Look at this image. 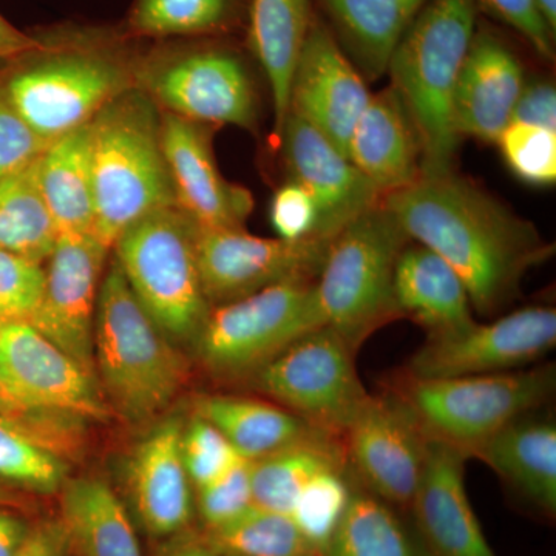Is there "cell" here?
I'll use <instances>...</instances> for the list:
<instances>
[{
    "label": "cell",
    "mask_w": 556,
    "mask_h": 556,
    "mask_svg": "<svg viewBox=\"0 0 556 556\" xmlns=\"http://www.w3.org/2000/svg\"><path fill=\"white\" fill-rule=\"evenodd\" d=\"M382 203L413 243L431 249L455 269L471 308L482 317L514 303L526 274L555 251L532 223L455 172L420 175Z\"/></svg>",
    "instance_id": "6da1fadb"
},
{
    "label": "cell",
    "mask_w": 556,
    "mask_h": 556,
    "mask_svg": "<svg viewBox=\"0 0 556 556\" xmlns=\"http://www.w3.org/2000/svg\"><path fill=\"white\" fill-rule=\"evenodd\" d=\"M40 40L39 49L11 61L0 90L43 141L87 126L113 98L135 86V70L112 36L73 31Z\"/></svg>",
    "instance_id": "7a4b0ae2"
},
{
    "label": "cell",
    "mask_w": 556,
    "mask_h": 556,
    "mask_svg": "<svg viewBox=\"0 0 556 556\" xmlns=\"http://www.w3.org/2000/svg\"><path fill=\"white\" fill-rule=\"evenodd\" d=\"M161 116L155 101L131 86L90 121L94 200L91 236L108 251L139 218L175 206Z\"/></svg>",
    "instance_id": "3957f363"
},
{
    "label": "cell",
    "mask_w": 556,
    "mask_h": 556,
    "mask_svg": "<svg viewBox=\"0 0 556 556\" xmlns=\"http://www.w3.org/2000/svg\"><path fill=\"white\" fill-rule=\"evenodd\" d=\"M477 33V0H430L391 54L387 73L422 146V175L453 172L457 79Z\"/></svg>",
    "instance_id": "277c9868"
},
{
    "label": "cell",
    "mask_w": 556,
    "mask_h": 556,
    "mask_svg": "<svg viewBox=\"0 0 556 556\" xmlns=\"http://www.w3.org/2000/svg\"><path fill=\"white\" fill-rule=\"evenodd\" d=\"M94 368L110 404L131 422L160 415L188 378L185 358L135 298L116 260L98 294Z\"/></svg>",
    "instance_id": "5b68a950"
},
{
    "label": "cell",
    "mask_w": 556,
    "mask_h": 556,
    "mask_svg": "<svg viewBox=\"0 0 556 556\" xmlns=\"http://www.w3.org/2000/svg\"><path fill=\"white\" fill-rule=\"evenodd\" d=\"M412 243L383 203L340 230L316 280L324 327L336 329L354 353L378 329L396 320L393 299L399 255Z\"/></svg>",
    "instance_id": "8992f818"
},
{
    "label": "cell",
    "mask_w": 556,
    "mask_h": 556,
    "mask_svg": "<svg viewBox=\"0 0 556 556\" xmlns=\"http://www.w3.org/2000/svg\"><path fill=\"white\" fill-rule=\"evenodd\" d=\"M555 388V365L546 364L444 379H417L402 371L388 391L407 405L428 438L473 457L508 424L546 405Z\"/></svg>",
    "instance_id": "52a82bcc"
},
{
    "label": "cell",
    "mask_w": 556,
    "mask_h": 556,
    "mask_svg": "<svg viewBox=\"0 0 556 556\" xmlns=\"http://www.w3.org/2000/svg\"><path fill=\"white\" fill-rule=\"evenodd\" d=\"M197 230L175 204L139 218L113 244L142 308L172 342L192 345L212 309L201 287Z\"/></svg>",
    "instance_id": "ba28073f"
},
{
    "label": "cell",
    "mask_w": 556,
    "mask_h": 556,
    "mask_svg": "<svg viewBox=\"0 0 556 556\" xmlns=\"http://www.w3.org/2000/svg\"><path fill=\"white\" fill-rule=\"evenodd\" d=\"M320 327L316 281H288L212 308L193 345L212 375L251 378L285 348Z\"/></svg>",
    "instance_id": "9c48e42d"
},
{
    "label": "cell",
    "mask_w": 556,
    "mask_h": 556,
    "mask_svg": "<svg viewBox=\"0 0 556 556\" xmlns=\"http://www.w3.org/2000/svg\"><path fill=\"white\" fill-rule=\"evenodd\" d=\"M356 354L336 329L320 327L285 348L249 379L274 404L342 439L369 397L357 375Z\"/></svg>",
    "instance_id": "30bf717a"
},
{
    "label": "cell",
    "mask_w": 556,
    "mask_h": 556,
    "mask_svg": "<svg viewBox=\"0 0 556 556\" xmlns=\"http://www.w3.org/2000/svg\"><path fill=\"white\" fill-rule=\"evenodd\" d=\"M135 83L163 112L197 124L254 129L257 100L239 56L212 47L160 50L135 70Z\"/></svg>",
    "instance_id": "8fae6325"
},
{
    "label": "cell",
    "mask_w": 556,
    "mask_h": 556,
    "mask_svg": "<svg viewBox=\"0 0 556 556\" xmlns=\"http://www.w3.org/2000/svg\"><path fill=\"white\" fill-rule=\"evenodd\" d=\"M556 345V311L527 306L489 324L427 336L405 375L417 379L459 378L517 371L547 356Z\"/></svg>",
    "instance_id": "7c38bea8"
},
{
    "label": "cell",
    "mask_w": 556,
    "mask_h": 556,
    "mask_svg": "<svg viewBox=\"0 0 556 556\" xmlns=\"http://www.w3.org/2000/svg\"><path fill=\"white\" fill-rule=\"evenodd\" d=\"M332 239H262L244 229L197 230V263L211 308L288 281H316Z\"/></svg>",
    "instance_id": "4fadbf2b"
},
{
    "label": "cell",
    "mask_w": 556,
    "mask_h": 556,
    "mask_svg": "<svg viewBox=\"0 0 556 556\" xmlns=\"http://www.w3.org/2000/svg\"><path fill=\"white\" fill-rule=\"evenodd\" d=\"M348 468L358 484L397 507L412 506L428 437L407 405L391 391L369 394L342 438Z\"/></svg>",
    "instance_id": "5bb4252c"
},
{
    "label": "cell",
    "mask_w": 556,
    "mask_h": 556,
    "mask_svg": "<svg viewBox=\"0 0 556 556\" xmlns=\"http://www.w3.org/2000/svg\"><path fill=\"white\" fill-rule=\"evenodd\" d=\"M109 252L91 233L58 236L43 266L42 299L28 321L97 382L94 316Z\"/></svg>",
    "instance_id": "9a60e30c"
},
{
    "label": "cell",
    "mask_w": 556,
    "mask_h": 556,
    "mask_svg": "<svg viewBox=\"0 0 556 556\" xmlns=\"http://www.w3.org/2000/svg\"><path fill=\"white\" fill-rule=\"evenodd\" d=\"M0 376L30 408L98 422L109 417L100 383L27 321L0 325Z\"/></svg>",
    "instance_id": "2e32d148"
},
{
    "label": "cell",
    "mask_w": 556,
    "mask_h": 556,
    "mask_svg": "<svg viewBox=\"0 0 556 556\" xmlns=\"http://www.w3.org/2000/svg\"><path fill=\"white\" fill-rule=\"evenodd\" d=\"M369 98L364 76L334 35L313 20L292 75L289 113L320 131L346 155L351 134Z\"/></svg>",
    "instance_id": "e0dca14e"
},
{
    "label": "cell",
    "mask_w": 556,
    "mask_h": 556,
    "mask_svg": "<svg viewBox=\"0 0 556 556\" xmlns=\"http://www.w3.org/2000/svg\"><path fill=\"white\" fill-rule=\"evenodd\" d=\"M281 148L291 181L313 197L318 211V237L336 236L383 195L320 131L289 113L281 129Z\"/></svg>",
    "instance_id": "ac0fdd59"
},
{
    "label": "cell",
    "mask_w": 556,
    "mask_h": 556,
    "mask_svg": "<svg viewBox=\"0 0 556 556\" xmlns=\"http://www.w3.org/2000/svg\"><path fill=\"white\" fill-rule=\"evenodd\" d=\"M161 137L175 204L201 229H243L252 193L223 177L201 124L163 112Z\"/></svg>",
    "instance_id": "d6986e66"
},
{
    "label": "cell",
    "mask_w": 556,
    "mask_h": 556,
    "mask_svg": "<svg viewBox=\"0 0 556 556\" xmlns=\"http://www.w3.org/2000/svg\"><path fill=\"white\" fill-rule=\"evenodd\" d=\"M466 453L428 438L426 464L412 507L433 556H496L466 489Z\"/></svg>",
    "instance_id": "ffe728a7"
},
{
    "label": "cell",
    "mask_w": 556,
    "mask_h": 556,
    "mask_svg": "<svg viewBox=\"0 0 556 556\" xmlns=\"http://www.w3.org/2000/svg\"><path fill=\"white\" fill-rule=\"evenodd\" d=\"M525 86V70L514 51L490 31L475 33L453 101L457 135L496 142L511 123Z\"/></svg>",
    "instance_id": "44dd1931"
},
{
    "label": "cell",
    "mask_w": 556,
    "mask_h": 556,
    "mask_svg": "<svg viewBox=\"0 0 556 556\" xmlns=\"http://www.w3.org/2000/svg\"><path fill=\"white\" fill-rule=\"evenodd\" d=\"M182 424H161L131 457V504L153 536H169L188 527L193 514L192 482L181 457Z\"/></svg>",
    "instance_id": "7402d4cb"
},
{
    "label": "cell",
    "mask_w": 556,
    "mask_h": 556,
    "mask_svg": "<svg viewBox=\"0 0 556 556\" xmlns=\"http://www.w3.org/2000/svg\"><path fill=\"white\" fill-rule=\"evenodd\" d=\"M346 155L383 197L420 178L419 134L393 87L371 94L351 134Z\"/></svg>",
    "instance_id": "603a6c76"
},
{
    "label": "cell",
    "mask_w": 556,
    "mask_h": 556,
    "mask_svg": "<svg viewBox=\"0 0 556 556\" xmlns=\"http://www.w3.org/2000/svg\"><path fill=\"white\" fill-rule=\"evenodd\" d=\"M393 299L399 317L412 318L427 336L453 331L475 320L467 289L455 269L431 249L413 241L399 255Z\"/></svg>",
    "instance_id": "cb8c5ba5"
},
{
    "label": "cell",
    "mask_w": 556,
    "mask_h": 556,
    "mask_svg": "<svg viewBox=\"0 0 556 556\" xmlns=\"http://www.w3.org/2000/svg\"><path fill=\"white\" fill-rule=\"evenodd\" d=\"M473 457L492 468L519 495L547 515L556 511V422L554 417H519L489 439Z\"/></svg>",
    "instance_id": "d4e9b609"
},
{
    "label": "cell",
    "mask_w": 556,
    "mask_h": 556,
    "mask_svg": "<svg viewBox=\"0 0 556 556\" xmlns=\"http://www.w3.org/2000/svg\"><path fill=\"white\" fill-rule=\"evenodd\" d=\"M430 0H318L361 75L382 78L391 54Z\"/></svg>",
    "instance_id": "484cf974"
},
{
    "label": "cell",
    "mask_w": 556,
    "mask_h": 556,
    "mask_svg": "<svg viewBox=\"0 0 556 556\" xmlns=\"http://www.w3.org/2000/svg\"><path fill=\"white\" fill-rule=\"evenodd\" d=\"M195 416L222 431L248 460L262 459L302 442L334 438L262 399L208 394L195 402Z\"/></svg>",
    "instance_id": "4316f807"
},
{
    "label": "cell",
    "mask_w": 556,
    "mask_h": 556,
    "mask_svg": "<svg viewBox=\"0 0 556 556\" xmlns=\"http://www.w3.org/2000/svg\"><path fill=\"white\" fill-rule=\"evenodd\" d=\"M311 0H251L249 43L268 78L274 104V137L289 115V91L311 24Z\"/></svg>",
    "instance_id": "83f0119b"
},
{
    "label": "cell",
    "mask_w": 556,
    "mask_h": 556,
    "mask_svg": "<svg viewBox=\"0 0 556 556\" xmlns=\"http://www.w3.org/2000/svg\"><path fill=\"white\" fill-rule=\"evenodd\" d=\"M89 124L50 142L36 161L40 195L58 236H87L93 230Z\"/></svg>",
    "instance_id": "f1b7e54d"
},
{
    "label": "cell",
    "mask_w": 556,
    "mask_h": 556,
    "mask_svg": "<svg viewBox=\"0 0 556 556\" xmlns=\"http://www.w3.org/2000/svg\"><path fill=\"white\" fill-rule=\"evenodd\" d=\"M61 522L80 556H142L126 507L108 482L73 479L62 485Z\"/></svg>",
    "instance_id": "f546056e"
},
{
    "label": "cell",
    "mask_w": 556,
    "mask_h": 556,
    "mask_svg": "<svg viewBox=\"0 0 556 556\" xmlns=\"http://www.w3.org/2000/svg\"><path fill=\"white\" fill-rule=\"evenodd\" d=\"M348 467L342 439L321 438L251 460L252 506L291 515L311 479L331 468Z\"/></svg>",
    "instance_id": "4dcf8cb0"
},
{
    "label": "cell",
    "mask_w": 556,
    "mask_h": 556,
    "mask_svg": "<svg viewBox=\"0 0 556 556\" xmlns=\"http://www.w3.org/2000/svg\"><path fill=\"white\" fill-rule=\"evenodd\" d=\"M324 556H420L390 504L354 482Z\"/></svg>",
    "instance_id": "1f68e13d"
},
{
    "label": "cell",
    "mask_w": 556,
    "mask_h": 556,
    "mask_svg": "<svg viewBox=\"0 0 556 556\" xmlns=\"http://www.w3.org/2000/svg\"><path fill=\"white\" fill-rule=\"evenodd\" d=\"M36 161L28 169L0 181V249L43 265L53 252L58 232L40 195Z\"/></svg>",
    "instance_id": "d6a6232c"
},
{
    "label": "cell",
    "mask_w": 556,
    "mask_h": 556,
    "mask_svg": "<svg viewBox=\"0 0 556 556\" xmlns=\"http://www.w3.org/2000/svg\"><path fill=\"white\" fill-rule=\"evenodd\" d=\"M206 541L223 556H321L291 517L254 506L207 530Z\"/></svg>",
    "instance_id": "836d02e7"
},
{
    "label": "cell",
    "mask_w": 556,
    "mask_h": 556,
    "mask_svg": "<svg viewBox=\"0 0 556 556\" xmlns=\"http://www.w3.org/2000/svg\"><path fill=\"white\" fill-rule=\"evenodd\" d=\"M233 0H135L127 17L134 38H179L222 30L232 16Z\"/></svg>",
    "instance_id": "e575fe53"
},
{
    "label": "cell",
    "mask_w": 556,
    "mask_h": 556,
    "mask_svg": "<svg viewBox=\"0 0 556 556\" xmlns=\"http://www.w3.org/2000/svg\"><path fill=\"white\" fill-rule=\"evenodd\" d=\"M0 482L38 493L65 484L62 457L39 444L21 424L0 416Z\"/></svg>",
    "instance_id": "d590c367"
},
{
    "label": "cell",
    "mask_w": 556,
    "mask_h": 556,
    "mask_svg": "<svg viewBox=\"0 0 556 556\" xmlns=\"http://www.w3.org/2000/svg\"><path fill=\"white\" fill-rule=\"evenodd\" d=\"M351 492L353 477L350 468L321 471L305 485L289 515L303 535L321 552V556L345 514Z\"/></svg>",
    "instance_id": "8d00e7d4"
},
{
    "label": "cell",
    "mask_w": 556,
    "mask_h": 556,
    "mask_svg": "<svg viewBox=\"0 0 556 556\" xmlns=\"http://www.w3.org/2000/svg\"><path fill=\"white\" fill-rule=\"evenodd\" d=\"M501 153L515 175L530 185H554L556 179V130L510 123L497 138Z\"/></svg>",
    "instance_id": "74e56055"
},
{
    "label": "cell",
    "mask_w": 556,
    "mask_h": 556,
    "mask_svg": "<svg viewBox=\"0 0 556 556\" xmlns=\"http://www.w3.org/2000/svg\"><path fill=\"white\" fill-rule=\"evenodd\" d=\"M181 457L190 482L199 490L222 477L241 456L222 431L193 416L189 426L182 427Z\"/></svg>",
    "instance_id": "f35d334b"
},
{
    "label": "cell",
    "mask_w": 556,
    "mask_h": 556,
    "mask_svg": "<svg viewBox=\"0 0 556 556\" xmlns=\"http://www.w3.org/2000/svg\"><path fill=\"white\" fill-rule=\"evenodd\" d=\"M46 285L42 263L0 249V318L30 321Z\"/></svg>",
    "instance_id": "ab89813d"
},
{
    "label": "cell",
    "mask_w": 556,
    "mask_h": 556,
    "mask_svg": "<svg viewBox=\"0 0 556 556\" xmlns=\"http://www.w3.org/2000/svg\"><path fill=\"white\" fill-rule=\"evenodd\" d=\"M207 530L218 529L252 507L251 460L240 457L222 477L197 490Z\"/></svg>",
    "instance_id": "60d3db41"
},
{
    "label": "cell",
    "mask_w": 556,
    "mask_h": 556,
    "mask_svg": "<svg viewBox=\"0 0 556 556\" xmlns=\"http://www.w3.org/2000/svg\"><path fill=\"white\" fill-rule=\"evenodd\" d=\"M49 146L14 112L0 90V181L28 169Z\"/></svg>",
    "instance_id": "b9f144b4"
},
{
    "label": "cell",
    "mask_w": 556,
    "mask_h": 556,
    "mask_svg": "<svg viewBox=\"0 0 556 556\" xmlns=\"http://www.w3.org/2000/svg\"><path fill=\"white\" fill-rule=\"evenodd\" d=\"M269 218L278 239L300 241L318 237L316 203L298 182L289 181L274 193Z\"/></svg>",
    "instance_id": "7bdbcfd3"
},
{
    "label": "cell",
    "mask_w": 556,
    "mask_h": 556,
    "mask_svg": "<svg viewBox=\"0 0 556 556\" xmlns=\"http://www.w3.org/2000/svg\"><path fill=\"white\" fill-rule=\"evenodd\" d=\"M0 416L21 424L43 447L60 450V439L70 431L72 416L62 413L43 412L25 405L7 386L0 376Z\"/></svg>",
    "instance_id": "ee69618b"
},
{
    "label": "cell",
    "mask_w": 556,
    "mask_h": 556,
    "mask_svg": "<svg viewBox=\"0 0 556 556\" xmlns=\"http://www.w3.org/2000/svg\"><path fill=\"white\" fill-rule=\"evenodd\" d=\"M481 3L529 40L538 54L547 60L554 58L555 33L538 9L536 0H481Z\"/></svg>",
    "instance_id": "f6af8a7d"
},
{
    "label": "cell",
    "mask_w": 556,
    "mask_h": 556,
    "mask_svg": "<svg viewBox=\"0 0 556 556\" xmlns=\"http://www.w3.org/2000/svg\"><path fill=\"white\" fill-rule=\"evenodd\" d=\"M511 123L530 124L556 130V91L551 83L529 84L525 86L511 115Z\"/></svg>",
    "instance_id": "bcb514c9"
},
{
    "label": "cell",
    "mask_w": 556,
    "mask_h": 556,
    "mask_svg": "<svg viewBox=\"0 0 556 556\" xmlns=\"http://www.w3.org/2000/svg\"><path fill=\"white\" fill-rule=\"evenodd\" d=\"M70 541L61 521L31 527L24 546L16 556H67Z\"/></svg>",
    "instance_id": "7dc6e473"
},
{
    "label": "cell",
    "mask_w": 556,
    "mask_h": 556,
    "mask_svg": "<svg viewBox=\"0 0 556 556\" xmlns=\"http://www.w3.org/2000/svg\"><path fill=\"white\" fill-rule=\"evenodd\" d=\"M30 530L31 526L13 507L0 506V556L20 554Z\"/></svg>",
    "instance_id": "c3c4849f"
},
{
    "label": "cell",
    "mask_w": 556,
    "mask_h": 556,
    "mask_svg": "<svg viewBox=\"0 0 556 556\" xmlns=\"http://www.w3.org/2000/svg\"><path fill=\"white\" fill-rule=\"evenodd\" d=\"M40 42V36L17 30L0 14V61L20 60L30 51L39 49Z\"/></svg>",
    "instance_id": "681fc988"
},
{
    "label": "cell",
    "mask_w": 556,
    "mask_h": 556,
    "mask_svg": "<svg viewBox=\"0 0 556 556\" xmlns=\"http://www.w3.org/2000/svg\"><path fill=\"white\" fill-rule=\"evenodd\" d=\"M169 556H223L219 554L217 548L212 547L211 544L207 543L206 538L203 541H190V543L185 544L177 548V551L172 552Z\"/></svg>",
    "instance_id": "f907efd6"
},
{
    "label": "cell",
    "mask_w": 556,
    "mask_h": 556,
    "mask_svg": "<svg viewBox=\"0 0 556 556\" xmlns=\"http://www.w3.org/2000/svg\"><path fill=\"white\" fill-rule=\"evenodd\" d=\"M538 9L546 20L552 31H556V0H536Z\"/></svg>",
    "instance_id": "816d5d0a"
},
{
    "label": "cell",
    "mask_w": 556,
    "mask_h": 556,
    "mask_svg": "<svg viewBox=\"0 0 556 556\" xmlns=\"http://www.w3.org/2000/svg\"><path fill=\"white\" fill-rule=\"evenodd\" d=\"M22 504H24V500L21 495H17V492H14L9 485L0 484V506L16 508L21 507Z\"/></svg>",
    "instance_id": "f5cc1de1"
},
{
    "label": "cell",
    "mask_w": 556,
    "mask_h": 556,
    "mask_svg": "<svg viewBox=\"0 0 556 556\" xmlns=\"http://www.w3.org/2000/svg\"><path fill=\"white\" fill-rule=\"evenodd\" d=\"M2 324H3V320H2V318H0V325H2Z\"/></svg>",
    "instance_id": "db71d44e"
}]
</instances>
